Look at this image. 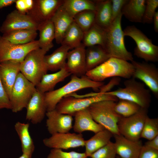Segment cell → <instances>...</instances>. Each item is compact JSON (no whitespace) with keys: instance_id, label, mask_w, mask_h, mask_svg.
Returning a JSON list of instances; mask_svg holds the SVG:
<instances>
[{"instance_id":"cell-1","label":"cell","mask_w":158,"mask_h":158,"mask_svg":"<svg viewBox=\"0 0 158 158\" xmlns=\"http://www.w3.org/2000/svg\"><path fill=\"white\" fill-rule=\"evenodd\" d=\"M133 66L128 61L111 57L94 69L88 71L85 75L92 80L103 82L107 78L118 77L126 79L132 77Z\"/></svg>"},{"instance_id":"cell-2","label":"cell","mask_w":158,"mask_h":158,"mask_svg":"<svg viewBox=\"0 0 158 158\" xmlns=\"http://www.w3.org/2000/svg\"><path fill=\"white\" fill-rule=\"evenodd\" d=\"M104 82L94 81L85 75L80 77L73 75L70 81L65 85L55 90L44 93L47 111L55 109L59 102L64 97L81 89L99 88Z\"/></svg>"},{"instance_id":"cell-3","label":"cell","mask_w":158,"mask_h":158,"mask_svg":"<svg viewBox=\"0 0 158 158\" xmlns=\"http://www.w3.org/2000/svg\"><path fill=\"white\" fill-rule=\"evenodd\" d=\"M123 16L121 13L105 29V41L104 49L110 57L127 61H133L132 53L126 49L125 45L124 33L121 25Z\"/></svg>"},{"instance_id":"cell-4","label":"cell","mask_w":158,"mask_h":158,"mask_svg":"<svg viewBox=\"0 0 158 158\" xmlns=\"http://www.w3.org/2000/svg\"><path fill=\"white\" fill-rule=\"evenodd\" d=\"M124 84V87L103 94L133 102L141 108L148 109L151 102V91L146 88L145 84L132 77L125 80Z\"/></svg>"},{"instance_id":"cell-5","label":"cell","mask_w":158,"mask_h":158,"mask_svg":"<svg viewBox=\"0 0 158 158\" xmlns=\"http://www.w3.org/2000/svg\"><path fill=\"white\" fill-rule=\"evenodd\" d=\"M116 102L112 100H102L95 102L88 107L94 120L113 135L120 134L118 123L121 116L115 111Z\"/></svg>"},{"instance_id":"cell-6","label":"cell","mask_w":158,"mask_h":158,"mask_svg":"<svg viewBox=\"0 0 158 158\" xmlns=\"http://www.w3.org/2000/svg\"><path fill=\"white\" fill-rule=\"evenodd\" d=\"M46 53L40 48L33 50L20 63V72L35 87L48 71L44 59Z\"/></svg>"},{"instance_id":"cell-7","label":"cell","mask_w":158,"mask_h":158,"mask_svg":"<svg viewBox=\"0 0 158 158\" xmlns=\"http://www.w3.org/2000/svg\"><path fill=\"white\" fill-rule=\"evenodd\" d=\"M123 32L124 36L130 37L136 44L134 50L135 56L146 62L158 61V46L154 44L142 31L133 25L126 27Z\"/></svg>"},{"instance_id":"cell-8","label":"cell","mask_w":158,"mask_h":158,"mask_svg":"<svg viewBox=\"0 0 158 158\" xmlns=\"http://www.w3.org/2000/svg\"><path fill=\"white\" fill-rule=\"evenodd\" d=\"M118 99L110 95L96 93V95L87 97H77L71 95L66 96L59 102L55 109L60 113L74 116L77 112L89 107L93 104L104 100L117 102Z\"/></svg>"},{"instance_id":"cell-9","label":"cell","mask_w":158,"mask_h":158,"mask_svg":"<svg viewBox=\"0 0 158 158\" xmlns=\"http://www.w3.org/2000/svg\"><path fill=\"white\" fill-rule=\"evenodd\" d=\"M36 90L35 86L20 72L13 87L10 98L12 111L17 113L26 108Z\"/></svg>"},{"instance_id":"cell-10","label":"cell","mask_w":158,"mask_h":158,"mask_svg":"<svg viewBox=\"0 0 158 158\" xmlns=\"http://www.w3.org/2000/svg\"><path fill=\"white\" fill-rule=\"evenodd\" d=\"M148 109L141 108L135 114L127 117H121L118 123L120 134L133 141H138L147 115Z\"/></svg>"},{"instance_id":"cell-11","label":"cell","mask_w":158,"mask_h":158,"mask_svg":"<svg viewBox=\"0 0 158 158\" xmlns=\"http://www.w3.org/2000/svg\"><path fill=\"white\" fill-rule=\"evenodd\" d=\"M39 48L38 40L25 44H17L0 35V63L8 61L21 62L29 53Z\"/></svg>"},{"instance_id":"cell-12","label":"cell","mask_w":158,"mask_h":158,"mask_svg":"<svg viewBox=\"0 0 158 158\" xmlns=\"http://www.w3.org/2000/svg\"><path fill=\"white\" fill-rule=\"evenodd\" d=\"M134 68L132 77L142 81L157 98L158 97V69L146 62H131Z\"/></svg>"},{"instance_id":"cell-13","label":"cell","mask_w":158,"mask_h":158,"mask_svg":"<svg viewBox=\"0 0 158 158\" xmlns=\"http://www.w3.org/2000/svg\"><path fill=\"white\" fill-rule=\"evenodd\" d=\"M63 2V0H34L32 8L26 14L39 24L51 20Z\"/></svg>"},{"instance_id":"cell-14","label":"cell","mask_w":158,"mask_h":158,"mask_svg":"<svg viewBox=\"0 0 158 158\" xmlns=\"http://www.w3.org/2000/svg\"><path fill=\"white\" fill-rule=\"evenodd\" d=\"M85 140L82 133H56L44 139L43 142L51 149L67 150L85 146Z\"/></svg>"},{"instance_id":"cell-15","label":"cell","mask_w":158,"mask_h":158,"mask_svg":"<svg viewBox=\"0 0 158 158\" xmlns=\"http://www.w3.org/2000/svg\"><path fill=\"white\" fill-rule=\"evenodd\" d=\"M38 25L27 14L15 10L7 15L0 27V32L3 34L23 29H33L37 31Z\"/></svg>"},{"instance_id":"cell-16","label":"cell","mask_w":158,"mask_h":158,"mask_svg":"<svg viewBox=\"0 0 158 158\" xmlns=\"http://www.w3.org/2000/svg\"><path fill=\"white\" fill-rule=\"evenodd\" d=\"M46 125L49 133L51 135L68 133L73 128L72 116L59 113L55 109L47 111Z\"/></svg>"},{"instance_id":"cell-17","label":"cell","mask_w":158,"mask_h":158,"mask_svg":"<svg viewBox=\"0 0 158 158\" xmlns=\"http://www.w3.org/2000/svg\"><path fill=\"white\" fill-rule=\"evenodd\" d=\"M86 47L81 43L68 53L65 66L71 74L78 77L87 72L85 54Z\"/></svg>"},{"instance_id":"cell-18","label":"cell","mask_w":158,"mask_h":158,"mask_svg":"<svg viewBox=\"0 0 158 158\" xmlns=\"http://www.w3.org/2000/svg\"><path fill=\"white\" fill-rule=\"evenodd\" d=\"M26 108V120L33 124L40 123L44 119L47 112L44 94L36 90Z\"/></svg>"},{"instance_id":"cell-19","label":"cell","mask_w":158,"mask_h":158,"mask_svg":"<svg viewBox=\"0 0 158 158\" xmlns=\"http://www.w3.org/2000/svg\"><path fill=\"white\" fill-rule=\"evenodd\" d=\"M20 62L8 61L0 63V78L9 99L13 87L20 72Z\"/></svg>"},{"instance_id":"cell-20","label":"cell","mask_w":158,"mask_h":158,"mask_svg":"<svg viewBox=\"0 0 158 158\" xmlns=\"http://www.w3.org/2000/svg\"><path fill=\"white\" fill-rule=\"evenodd\" d=\"M116 154L121 158H138L143 145L142 141H133L120 135H113Z\"/></svg>"},{"instance_id":"cell-21","label":"cell","mask_w":158,"mask_h":158,"mask_svg":"<svg viewBox=\"0 0 158 158\" xmlns=\"http://www.w3.org/2000/svg\"><path fill=\"white\" fill-rule=\"evenodd\" d=\"M74 116L75 121L73 128L78 133L90 131L95 133L105 128L93 119L88 108L76 113Z\"/></svg>"},{"instance_id":"cell-22","label":"cell","mask_w":158,"mask_h":158,"mask_svg":"<svg viewBox=\"0 0 158 158\" xmlns=\"http://www.w3.org/2000/svg\"><path fill=\"white\" fill-rule=\"evenodd\" d=\"M54 28L55 38L57 44H61L68 29L73 22V18L61 6L51 19Z\"/></svg>"},{"instance_id":"cell-23","label":"cell","mask_w":158,"mask_h":158,"mask_svg":"<svg viewBox=\"0 0 158 158\" xmlns=\"http://www.w3.org/2000/svg\"><path fill=\"white\" fill-rule=\"evenodd\" d=\"M71 74L65 66L55 73H46L36 86V90L43 94L52 91L57 84L63 81Z\"/></svg>"},{"instance_id":"cell-24","label":"cell","mask_w":158,"mask_h":158,"mask_svg":"<svg viewBox=\"0 0 158 158\" xmlns=\"http://www.w3.org/2000/svg\"><path fill=\"white\" fill-rule=\"evenodd\" d=\"M145 6L146 0H129L122 8L121 13L130 22L142 23Z\"/></svg>"},{"instance_id":"cell-25","label":"cell","mask_w":158,"mask_h":158,"mask_svg":"<svg viewBox=\"0 0 158 158\" xmlns=\"http://www.w3.org/2000/svg\"><path fill=\"white\" fill-rule=\"evenodd\" d=\"M85 54L87 72L99 65L111 57L105 49L98 45L86 47Z\"/></svg>"},{"instance_id":"cell-26","label":"cell","mask_w":158,"mask_h":158,"mask_svg":"<svg viewBox=\"0 0 158 158\" xmlns=\"http://www.w3.org/2000/svg\"><path fill=\"white\" fill-rule=\"evenodd\" d=\"M95 1L96 6L95 23L106 29L112 22L111 0Z\"/></svg>"},{"instance_id":"cell-27","label":"cell","mask_w":158,"mask_h":158,"mask_svg":"<svg viewBox=\"0 0 158 158\" xmlns=\"http://www.w3.org/2000/svg\"><path fill=\"white\" fill-rule=\"evenodd\" d=\"M70 49L68 47L61 45L51 54L46 55L44 59L48 70L58 71L65 67Z\"/></svg>"},{"instance_id":"cell-28","label":"cell","mask_w":158,"mask_h":158,"mask_svg":"<svg viewBox=\"0 0 158 158\" xmlns=\"http://www.w3.org/2000/svg\"><path fill=\"white\" fill-rule=\"evenodd\" d=\"M89 139L85 140V153L87 157L105 146L111 141L113 136L109 131L105 129L96 133Z\"/></svg>"},{"instance_id":"cell-29","label":"cell","mask_w":158,"mask_h":158,"mask_svg":"<svg viewBox=\"0 0 158 158\" xmlns=\"http://www.w3.org/2000/svg\"><path fill=\"white\" fill-rule=\"evenodd\" d=\"M37 30L39 32V47L47 52L54 46L55 32L53 24L51 20L40 24Z\"/></svg>"},{"instance_id":"cell-30","label":"cell","mask_w":158,"mask_h":158,"mask_svg":"<svg viewBox=\"0 0 158 158\" xmlns=\"http://www.w3.org/2000/svg\"><path fill=\"white\" fill-rule=\"evenodd\" d=\"M30 124L19 121L14 125V129L21 143L23 153L32 154L35 149V145L29 132Z\"/></svg>"},{"instance_id":"cell-31","label":"cell","mask_w":158,"mask_h":158,"mask_svg":"<svg viewBox=\"0 0 158 158\" xmlns=\"http://www.w3.org/2000/svg\"><path fill=\"white\" fill-rule=\"evenodd\" d=\"M105 41V29L95 23L84 32L82 43L86 47L98 45L104 48Z\"/></svg>"},{"instance_id":"cell-32","label":"cell","mask_w":158,"mask_h":158,"mask_svg":"<svg viewBox=\"0 0 158 158\" xmlns=\"http://www.w3.org/2000/svg\"><path fill=\"white\" fill-rule=\"evenodd\" d=\"M37 30L33 29H23L11 31L3 34L2 36L12 43L24 44L35 40Z\"/></svg>"},{"instance_id":"cell-33","label":"cell","mask_w":158,"mask_h":158,"mask_svg":"<svg viewBox=\"0 0 158 158\" xmlns=\"http://www.w3.org/2000/svg\"><path fill=\"white\" fill-rule=\"evenodd\" d=\"M84 32L73 21L66 31L61 43L70 49L79 46L82 42Z\"/></svg>"},{"instance_id":"cell-34","label":"cell","mask_w":158,"mask_h":158,"mask_svg":"<svg viewBox=\"0 0 158 158\" xmlns=\"http://www.w3.org/2000/svg\"><path fill=\"white\" fill-rule=\"evenodd\" d=\"M62 6L73 18L77 13L86 10L95 11V1L89 0H63Z\"/></svg>"},{"instance_id":"cell-35","label":"cell","mask_w":158,"mask_h":158,"mask_svg":"<svg viewBox=\"0 0 158 158\" xmlns=\"http://www.w3.org/2000/svg\"><path fill=\"white\" fill-rule=\"evenodd\" d=\"M95 11L86 10L75 15L74 21L84 32L89 29L95 23Z\"/></svg>"},{"instance_id":"cell-36","label":"cell","mask_w":158,"mask_h":158,"mask_svg":"<svg viewBox=\"0 0 158 158\" xmlns=\"http://www.w3.org/2000/svg\"><path fill=\"white\" fill-rule=\"evenodd\" d=\"M141 107L133 102L123 99H119L116 103L115 110L121 116L127 117L136 113Z\"/></svg>"},{"instance_id":"cell-37","label":"cell","mask_w":158,"mask_h":158,"mask_svg":"<svg viewBox=\"0 0 158 158\" xmlns=\"http://www.w3.org/2000/svg\"><path fill=\"white\" fill-rule=\"evenodd\" d=\"M158 135V118H151L148 116L143 125L140 138L151 140Z\"/></svg>"},{"instance_id":"cell-38","label":"cell","mask_w":158,"mask_h":158,"mask_svg":"<svg viewBox=\"0 0 158 158\" xmlns=\"http://www.w3.org/2000/svg\"><path fill=\"white\" fill-rule=\"evenodd\" d=\"M116 155L114 143L110 141L107 145L92 154L89 157L91 158H116Z\"/></svg>"},{"instance_id":"cell-39","label":"cell","mask_w":158,"mask_h":158,"mask_svg":"<svg viewBox=\"0 0 158 158\" xmlns=\"http://www.w3.org/2000/svg\"><path fill=\"white\" fill-rule=\"evenodd\" d=\"M85 153L74 151L66 152L62 149H51L47 158H87Z\"/></svg>"},{"instance_id":"cell-40","label":"cell","mask_w":158,"mask_h":158,"mask_svg":"<svg viewBox=\"0 0 158 158\" xmlns=\"http://www.w3.org/2000/svg\"><path fill=\"white\" fill-rule=\"evenodd\" d=\"M158 7V0H146V6L142 23L150 24L153 22V18Z\"/></svg>"},{"instance_id":"cell-41","label":"cell","mask_w":158,"mask_h":158,"mask_svg":"<svg viewBox=\"0 0 158 158\" xmlns=\"http://www.w3.org/2000/svg\"><path fill=\"white\" fill-rule=\"evenodd\" d=\"M34 2V0H16V10L21 13L26 14L32 8Z\"/></svg>"},{"instance_id":"cell-42","label":"cell","mask_w":158,"mask_h":158,"mask_svg":"<svg viewBox=\"0 0 158 158\" xmlns=\"http://www.w3.org/2000/svg\"><path fill=\"white\" fill-rule=\"evenodd\" d=\"M112 21L121 13L123 6L128 0H111Z\"/></svg>"},{"instance_id":"cell-43","label":"cell","mask_w":158,"mask_h":158,"mask_svg":"<svg viewBox=\"0 0 158 158\" xmlns=\"http://www.w3.org/2000/svg\"><path fill=\"white\" fill-rule=\"evenodd\" d=\"M11 109L10 99L4 88L0 78V109Z\"/></svg>"},{"instance_id":"cell-44","label":"cell","mask_w":158,"mask_h":158,"mask_svg":"<svg viewBox=\"0 0 158 158\" xmlns=\"http://www.w3.org/2000/svg\"><path fill=\"white\" fill-rule=\"evenodd\" d=\"M138 158H158V150L143 145Z\"/></svg>"},{"instance_id":"cell-45","label":"cell","mask_w":158,"mask_h":158,"mask_svg":"<svg viewBox=\"0 0 158 158\" xmlns=\"http://www.w3.org/2000/svg\"><path fill=\"white\" fill-rule=\"evenodd\" d=\"M121 80L120 77H112L107 84L106 85L104 84L99 88V92L103 94L111 91V89L115 86L120 84Z\"/></svg>"},{"instance_id":"cell-46","label":"cell","mask_w":158,"mask_h":158,"mask_svg":"<svg viewBox=\"0 0 158 158\" xmlns=\"http://www.w3.org/2000/svg\"><path fill=\"white\" fill-rule=\"evenodd\" d=\"M144 145L151 148L158 150V135L151 140H148Z\"/></svg>"},{"instance_id":"cell-47","label":"cell","mask_w":158,"mask_h":158,"mask_svg":"<svg viewBox=\"0 0 158 158\" xmlns=\"http://www.w3.org/2000/svg\"><path fill=\"white\" fill-rule=\"evenodd\" d=\"M16 0H0V9L12 5Z\"/></svg>"},{"instance_id":"cell-48","label":"cell","mask_w":158,"mask_h":158,"mask_svg":"<svg viewBox=\"0 0 158 158\" xmlns=\"http://www.w3.org/2000/svg\"><path fill=\"white\" fill-rule=\"evenodd\" d=\"M154 28L155 31L158 32V11H156L153 18Z\"/></svg>"},{"instance_id":"cell-49","label":"cell","mask_w":158,"mask_h":158,"mask_svg":"<svg viewBox=\"0 0 158 158\" xmlns=\"http://www.w3.org/2000/svg\"><path fill=\"white\" fill-rule=\"evenodd\" d=\"M32 154L22 153L21 156L18 158H32Z\"/></svg>"},{"instance_id":"cell-50","label":"cell","mask_w":158,"mask_h":158,"mask_svg":"<svg viewBox=\"0 0 158 158\" xmlns=\"http://www.w3.org/2000/svg\"><path fill=\"white\" fill-rule=\"evenodd\" d=\"M116 158H121L119 156H116Z\"/></svg>"}]
</instances>
